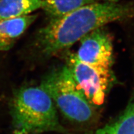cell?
Returning a JSON list of instances; mask_svg holds the SVG:
<instances>
[{
	"label": "cell",
	"instance_id": "obj_1",
	"mask_svg": "<svg viewBox=\"0 0 134 134\" xmlns=\"http://www.w3.org/2000/svg\"><path fill=\"white\" fill-rule=\"evenodd\" d=\"M134 18L133 4L93 3L57 19L38 31L35 47L43 58L55 56L94 30L115 21Z\"/></svg>",
	"mask_w": 134,
	"mask_h": 134
},
{
	"label": "cell",
	"instance_id": "obj_2",
	"mask_svg": "<svg viewBox=\"0 0 134 134\" xmlns=\"http://www.w3.org/2000/svg\"><path fill=\"white\" fill-rule=\"evenodd\" d=\"M13 134L67 133L60 124L52 99L41 85L20 87L9 103Z\"/></svg>",
	"mask_w": 134,
	"mask_h": 134
},
{
	"label": "cell",
	"instance_id": "obj_3",
	"mask_svg": "<svg viewBox=\"0 0 134 134\" xmlns=\"http://www.w3.org/2000/svg\"><path fill=\"white\" fill-rule=\"evenodd\" d=\"M40 85L68 120L86 124L94 119V107L77 86L66 64L50 71Z\"/></svg>",
	"mask_w": 134,
	"mask_h": 134
},
{
	"label": "cell",
	"instance_id": "obj_4",
	"mask_svg": "<svg viewBox=\"0 0 134 134\" xmlns=\"http://www.w3.org/2000/svg\"><path fill=\"white\" fill-rule=\"evenodd\" d=\"M66 65L77 86L90 104L94 108L103 104L114 80L113 75L102 73L81 62L76 58L75 53L68 56Z\"/></svg>",
	"mask_w": 134,
	"mask_h": 134
},
{
	"label": "cell",
	"instance_id": "obj_5",
	"mask_svg": "<svg viewBox=\"0 0 134 134\" xmlns=\"http://www.w3.org/2000/svg\"><path fill=\"white\" fill-rule=\"evenodd\" d=\"M75 53L80 61L102 73L113 75V45L111 36L104 27L94 30L80 40Z\"/></svg>",
	"mask_w": 134,
	"mask_h": 134
},
{
	"label": "cell",
	"instance_id": "obj_6",
	"mask_svg": "<svg viewBox=\"0 0 134 134\" xmlns=\"http://www.w3.org/2000/svg\"><path fill=\"white\" fill-rule=\"evenodd\" d=\"M36 18V14H31L0 21V52L11 49Z\"/></svg>",
	"mask_w": 134,
	"mask_h": 134
},
{
	"label": "cell",
	"instance_id": "obj_7",
	"mask_svg": "<svg viewBox=\"0 0 134 134\" xmlns=\"http://www.w3.org/2000/svg\"><path fill=\"white\" fill-rule=\"evenodd\" d=\"M43 0H0V21L31 14L42 9Z\"/></svg>",
	"mask_w": 134,
	"mask_h": 134
},
{
	"label": "cell",
	"instance_id": "obj_8",
	"mask_svg": "<svg viewBox=\"0 0 134 134\" xmlns=\"http://www.w3.org/2000/svg\"><path fill=\"white\" fill-rule=\"evenodd\" d=\"M90 134H134V95L116 119Z\"/></svg>",
	"mask_w": 134,
	"mask_h": 134
},
{
	"label": "cell",
	"instance_id": "obj_9",
	"mask_svg": "<svg viewBox=\"0 0 134 134\" xmlns=\"http://www.w3.org/2000/svg\"><path fill=\"white\" fill-rule=\"evenodd\" d=\"M95 2V0H43L42 9L50 19H54Z\"/></svg>",
	"mask_w": 134,
	"mask_h": 134
},
{
	"label": "cell",
	"instance_id": "obj_10",
	"mask_svg": "<svg viewBox=\"0 0 134 134\" xmlns=\"http://www.w3.org/2000/svg\"><path fill=\"white\" fill-rule=\"evenodd\" d=\"M104 3H117L119 0H99Z\"/></svg>",
	"mask_w": 134,
	"mask_h": 134
}]
</instances>
